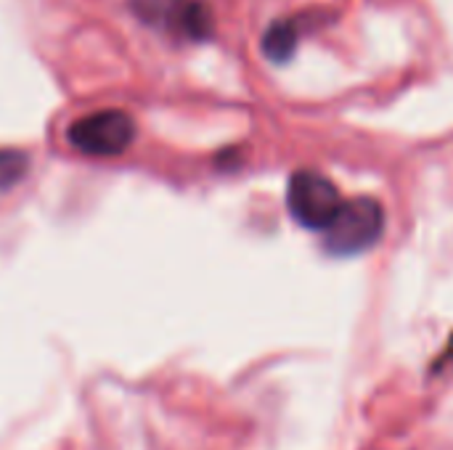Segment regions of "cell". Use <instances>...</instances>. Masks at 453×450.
<instances>
[{
  "instance_id": "obj_1",
  "label": "cell",
  "mask_w": 453,
  "mask_h": 450,
  "mask_svg": "<svg viewBox=\"0 0 453 450\" xmlns=\"http://www.w3.org/2000/svg\"><path fill=\"white\" fill-rule=\"evenodd\" d=\"M385 231V210L372 196H356L342 204L324 231V247L334 257H353L372 249Z\"/></svg>"
},
{
  "instance_id": "obj_2",
  "label": "cell",
  "mask_w": 453,
  "mask_h": 450,
  "mask_svg": "<svg viewBox=\"0 0 453 450\" xmlns=\"http://www.w3.org/2000/svg\"><path fill=\"white\" fill-rule=\"evenodd\" d=\"M135 119L122 109H101L74 119L66 141L85 156H119L135 141Z\"/></svg>"
},
{
  "instance_id": "obj_3",
  "label": "cell",
  "mask_w": 453,
  "mask_h": 450,
  "mask_svg": "<svg viewBox=\"0 0 453 450\" xmlns=\"http://www.w3.org/2000/svg\"><path fill=\"white\" fill-rule=\"evenodd\" d=\"M345 199L337 186L316 170H297L287 186V210L303 228L326 231Z\"/></svg>"
},
{
  "instance_id": "obj_4",
  "label": "cell",
  "mask_w": 453,
  "mask_h": 450,
  "mask_svg": "<svg viewBox=\"0 0 453 450\" xmlns=\"http://www.w3.org/2000/svg\"><path fill=\"white\" fill-rule=\"evenodd\" d=\"M133 13L173 37L180 40H210L215 32L212 11L202 0H130Z\"/></svg>"
},
{
  "instance_id": "obj_5",
  "label": "cell",
  "mask_w": 453,
  "mask_h": 450,
  "mask_svg": "<svg viewBox=\"0 0 453 450\" xmlns=\"http://www.w3.org/2000/svg\"><path fill=\"white\" fill-rule=\"evenodd\" d=\"M297 40H300V27L297 21L292 19H281V21H273L265 34H263V53L268 61L273 64H284L295 56V48H297Z\"/></svg>"
},
{
  "instance_id": "obj_6",
  "label": "cell",
  "mask_w": 453,
  "mask_h": 450,
  "mask_svg": "<svg viewBox=\"0 0 453 450\" xmlns=\"http://www.w3.org/2000/svg\"><path fill=\"white\" fill-rule=\"evenodd\" d=\"M29 172V156L19 149H0V194L21 183Z\"/></svg>"
}]
</instances>
